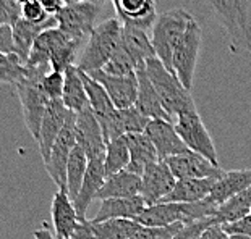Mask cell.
I'll return each mask as SVG.
<instances>
[{"label":"cell","instance_id":"obj_1","mask_svg":"<svg viewBox=\"0 0 251 239\" xmlns=\"http://www.w3.org/2000/svg\"><path fill=\"white\" fill-rule=\"evenodd\" d=\"M226 31L233 54L251 55V0H200Z\"/></svg>","mask_w":251,"mask_h":239},{"label":"cell","instance_id":"obj_2","mask_svg":"<svg viewBox=\"0 0 251 239\" xmlns=\"http://www.w3.org/2000/svg\"><path fill=\"white\" fill-rule=\"evenodd\" d=\"M84 39H78L63 33L58 28L46 29L31 47L26 66H50L52 70L65 73L79 58Z\"/></svg>","mask_w":251,"mask_h":239},{"label":"cell","instance_id":"obj_3","mask_svg":"<svg viewBox=\"0 0 251 239\" xmlns=\"http://www.w3.org/2000/svg\"><path fill=\"white\" fill-rule=\"evenodd\" d=\"M144 68H146L148 76L161 99L164 110L174 121L183 113L198 111L190 91L180 83L177 74L169 71L157 57L148 58L144 62Z\"/></svg>","mask_w":251,"mask_h":239},{"label":"cell","instance_id":"obj_4","mask_svg":"<svg viewBox=\"0 0 251 239\" xmlns=\"http://www.w3.org/2000/svg\"><path fill=\"white\" fill-rule=\"evenodd\" d=\"M122 26L119 18H107L96 24L91 31L81 55L78 58V70L91 74L94 71L104 70L112 55L119 49L122 41Z\"/></svg>","mask_w":251,"mask_h":239},{"label":"cell","instance_id":"obj_5","mask_svg":"<svg viewBox=\"0 0 251 239\" xmlns=\"http://www.w3.org/2000/svg\"><path fill=\"white\" fill-rule=\"evenodd\" d=\"M52 71L50 66H26L25 76L15 84L17 89L21 109H23V116L26 128L31 132L37 142L39 137L42 118L46 115L47 105H49V97L44 94L41 87V79L46 76L47 73Z\"/></svg>","mask_w":251,"mask_h":239},{"label":"cell","instance_id":"obj_6","mask_svg":"<svg viewBox=\"0 0 251 239\" xmlns=\"http://www.w3.org/2000/svg\"><path fill=\"white\" fill-rule=\"evenodd\" d=\"M217 207L209 200H201L195 204H180V202H159L149 205L143 214L138 217V223L143 226H169L175 223L191 225L200 220L216 217Z\"/></svg>","mask_w":251,"mask_h":239},{"label":"cell","instance_id":"obj_7","mask_svg":"<svg viewBox=\"0 0 251 239\" xmlns=\"http://www.w3.org/2000/svg\"><path fill=\"white\" fill-rule=\"evenodd\" d=\"M195 17L183 8H174L157 17L151 29V44L156 57L164 63L169 71H172V52L180 36Z\"/></svg>","mask_w":251,"mask_h":239},{"label":"cell","instance_id":"obj_8","mask_svg":"<svg viewBox=\"0 0 251 239\" xmlns=\"http://www.w3.org/2000/svg\"><path fill=\"white\" fill-rule=\"evenodd\" d=\"M202 44V29L200 23L193 18L190 24L186 26L183 34L180 36L177 44L174 45L172 52V70L177 74L180 83L191 91L193 87V79L196 73L198 58H200Z\"/></svg>","mask_w":251,"mask_h":239},{"label":"cell","instance_id":"obj_9","mask_svg":"<svg viewBox=\"0 0 251 239\" xmlns=\"http://www.w3.org/2000/svg\"><path fill=\"white\" fill-rule=\"evenodd\" d=\"M75 125H76V113L75 111H68L65 126H63L62 132L58 134L54 147H52L49 160L44 162V167L52 178V181L58 186L60 191H67V165L68 158H70L75 146H76V131H75Z\"/></svg>","mask_w":251,"mask_h":239},{"label":"cell","instance_id":"obj_10","mask_svg":"<svg viewBox=\"0 0 251 239\" xmlns=\"http://www.w3.org/2000/svg\"><path fill=\"white\" fill-rule=\"evenodd\" d=\"M174 125L178 136L181 137V141L185 142L191 152L200 153V155L207 158L211 163L219 167L214 141H212L209 131H207L204 123H202L198 111H190V113L177 116Z\"/></svg>","mask_w":251,"mask_h":239},{"label":"cell","instance_id":"obj_11","mask_svg":"<svg viewBox=\"0 0 251 239\" xmlns=\"http://www.w3.org/2000/svg\"><path fill=\"white\" fill-rule=\"evenodd\" d=\"M100 12H102L100 5L89 2L65 5L62 12L55 17L57 28L73 37L88 41L91 31L96 28V20L99 18Z\"/></svg>","mask_w":251,"mask_h":239},{"label":"cell","instance_id":"obj_12","mask_svg":"<svg viewBox=\"0 0 251 239\" xmlns=\"http://www.w3.org/2000/svg\"><path fill=\"white\" fill-rule=\"evenodd\" d=\"M75 131H76V144L84 151L88 160L105 158L107 144L104 141V134L102 130H100L99 121L89 107L76 113Z\"/></svg>","mask_w":251,"mask_h":239},{"label":"cell","instance_id":"obj_13","mask_svg":"<svg viewBox=\"0 0 251 239\" xmlns=\"http://www.w3.org/2000/svg\"><path fill=\"white\" fill-rule=\"evenodd\" d=\"M169 165L170 172L175 176V179H193V178H217L221 179L224 176V170L221 167L211 163L207 158L196 152L188 151L186 153L170 157L164 160Z\"/></svg>","mask_w":251,"mask_h":239},{"label":"cell","instance_id":"obj_14","mask_svg":"<svg viewBox=\"0 0 251 239\" xmlns=\"http://www.w3.org/2000/svg\"><path fill=\"white\" fill-rule=\"evenodd\" d=\"M177 179L164 160H159L146 168L141 176V197L149 205H156L170 194Z\"/></svg>","mask_w":251,"mask_h":239},{"label":"cell","instance_id":"obj_15","mask_svg":"<svg viewBox=\"0 0 251 239\" xmlns=\"http://www.w3.org/2000/svg\"><path fill=\"white\" fill-rule=\"evenodd\" d=\"M89 76L96 79L105 89V92L109 94L112 104L115 105L117 110L133 107L136 104L138 99L136 73L128 74V76H114V74H107L100 70L91 73Z\"/></svg>","mask_w":251,"mask_h":239},{"label":"cell","instance_id":"obj_16","mask_svg":"<svg viewBox=\"0 0 251 239\" xmlns=\"http://www.w3.org/2000/svg\"><path fill=\"white\" fill-rule=\"evenodd\" d=\"M144 134L151 139L154 147H156L159 160H167L170 157L186 153L190 151L185 142L181 141L172 121L151 120Z\"/></svg>","mask_w":251,"mask_h":239},{"label":"cell","instance_id":"obj_17","mask_svg":"<svg viewBox=\"0 0 251 239\" xmlns=\"http://www.w3.org/2000/svg\"><path fill=\"white\" fill-rule=\"evenodd\" d=\"M122 24L136 26L151 33L157 20L156 0H110Z\"/></svg>","mask_w":251,"mask_h":239},{"label":"cell","instance_id":"obj_18","mask_svg":"<svg viewBox=\"0 0 251 239\" xmlns=\"http://www.w3.org/2000/svg\"><path fill=\"white\" fill-rule=\"evenodd\" d=\"M68 111L70 110L65 107V104L62 102V99L50 100L49 105H47L46 115H44V118H42L39 137H37L39 152H41V157L44 162L49 160L52 147H54L58 134H60L63 126H65Z\"/></svg>","mask_w":251,"mask_h":239},{"label":"cell","instance_id":"obj_19","mask_svg":"<svg viewBox=\"0 0 251 239\" xmlns=\"http://www.w3.org/2000/svg\"><path fill=\"white\" fill-rule=\"evenodd\" d=\"M105 178H107V174H105L104 158L89 160L81 189H79L78 197L75 199V202H73L79 220H86V212L89 209V205L93 204V200L98 197L100 188H102L105 183Z\"/></svg>","mask_w":251,"mask_h":239},{"label":"cell","instance_id":"obj_20","mask_svg":"<svg viewBox=\"0 0 251 239\" xmlns=\"http://www.w3.org/2000/svg\"><path fill=\"white\" fill-rule=\"evenodd\" d=\"M50 214H52V223H54L55 238L70 239L73 236V231H75V228H76L79 218H78L73 200L70 199V196L67 194V191L58 189L54 194Z\"/></svg>","mask_w":251,"mask_h":239},{"label":"cell","instance_id":"obj_21","mask_svg":"<svg viewBox=\"0 0 251 239\" xmlns=\"http://www.w3.org/2000/svg\"><path fill=\"white\" fill-rule=\"evenodd\" d=\"M136 78H138V99L135 107L141 111L143 115H146L149 120H165V121H172L167 111L164 110L162 102L159 99V95L154 89L151 79H149L146 68L141 65L136 70Z\"/></svg>","mask_w":251,"mask_h":239},{"label":"cell","instance_id":"obj_22","mask_svg":"<svg viewBox=\"0 0 251 239\" xmlns=\"http://www.w3.org/2000/svg\"><path fill=\"white\" fill-rule=\"evenodd\" d=\"M148 204L144 202L141 196L138 197H128V199H104L100 200L99 210L96 212L93 221L100 223L107 220L117 218H126V220H138Z\"/></svg>","mask_w":251,"mask_h":239},{"label":"cell","instance_id":"obj_23","mask_svg":"<svg viewBox=\"0 0 251 239\" xmlns=\"http://www.w3.org/2000/svg\"><path fill=\"white\" fill-rule=\"evenodd\" d=\"M217 178H193V179H178L175 188L161 202H180V204H195L209 197Z\"/></svg>","mask_w":251,"mask_h":239},{"label":"cell","instance_id":"obj_24","mask_svg":"<svg viewBox=\"0 0 251 239\" xmlns=\"http://www.w3.org/2000/svg\"><path fill=\"white\" fill-rule=\"evenodd\" d=\"M138 196H141V176L124 170L105 178V183L96 199H128Z\"/></svg>","mask_w":251,"mask_h":239},{"label":"cell","instance_id":"obj_25","mask_svg":"<svg viewBox=\"0 0 251 239\" xmlns=\"http://www.w3.org/2000/svg\"><path fill=\"white\" fill-rule=\"evenodd\" d=\"M248 188H251V170H232V172H226L221 179H217L206 200L219 207L235 194Z\"/></svg>","mask_w":251,"mask_h":239},{"label":"cell","instance_id":"obj_26","mask_svg":"<svg viewBox=\"0 0 251 239\" xmlns=\"http://www.w3.org/2000/svg\"><path fill=\"white\" fill-rule=\"evenodd\" d=\"M50 28H57L55 18H50L49 21H46V23H29V21L20 18L17 23L12 26L15 54L26 63L34 41L44 33L46 29H50Z\"/></svg>","mask_w":251,"mask_h":239},{"label":"cell","instance_id":"obj_27","mask_svg":"<svg viewBox=\"0 0 251 239\" xmlns=\"http://www.w3.org/2000/svg\"><path fill=\"white\" fill-rule=\"evenodd\" d=\"M126 141L128 149H130V163L126 170L138 176H143L149 165L159 162L156 147L144 132L143 134H126Z\"/></svg>","mask_w":251,"mask_h":239},{"label":"cell","instance_id":"obj_28","mask_svg":"<svg viewBox=\"0 0 251 239\" xmlns=\"http://www.w3.org/2000/svg\"><path fill=\"white\" fill-rule=\"evenodd\" d=\"M63 74H65V84H63L62 102L65 104V107L68 110L75 111V113H79V111L89 107L86 87H84L81 74H79L76 65L67 68Z\"/></svg>","mask_w":251,"mask_h":239},{"label":"cell","instance_id":"obj_29","mask_svg":"<svg viewBox=\"0 0 251 239\" xmlns=\"http://www.w3.org/2000/svg\"><path fill=\"white\" fill-rule=\"evenodd\" d=\"M251 215V188L235 194L233 197L221 204L216 210V220L221 225L238 221Z\"/></svg>","mask_w":251,"mask_h":239},{"label":"cell","instance_id":"obj_30","mask_svg":"<svg viewBox=\"0 0 251 239\" xmlns=\"http://www.w3.org/2000/svg\"><path fill=\"white\" fill-rule=\"evenodd\" d=\"M93 226L94 239H131L140 231L141 225L138 220H126V218H117L94 223L91 220Z\"/></svg>","mask_w":251,"mask_h":239},{"label":"cell","instance_id":"obj_31","mask_svg":"<svg viewBox=\"0 0 251 239\" xmlns=\"http://www.w3.org/2000/svg\"><path fill=\"white\" fill-rule=\"evenodd\" d=\"M88 157L81 147L78 144L75 146L70 158H68L67 165V194L70 196V199L75 202V199L78 197V193L81 189L84 174L88 170Z\"/></svg>","mask_w":251,"mask_h":239},{"label":"cell","instance_id":"obj_32","mask_svg":"<svg viewBox=\"0 0 251 239\" xmlns=\"http://www.w3.org/2000/svg\"><path fill=\"white\" fill-rule=\"evenodd\" d=\"M128 163H130V149H128L126 136L110 141L107 144V149H105L104 158L105 174L112 176V174L119 172H124V170H126Z\"/></svg>","mask_w":251,"mask_h":239},{"label":"cell","instance_id":"obj_33","mask_svg":"<svg viewBox=\"0 0 251 239\" xmlns=\"http://www.w3.org/2000/svg\"><path fill=\"white\" fill-rule=\"evenodd\" d=\"M26 65L17 54L0 55V84H17L25 76Z\"/></svg>","mask_w":251,"mask_h":239},{"label":"cell","instance_id":"obj_34","mask_svg":"<svg viewBox=\"0 0 251 239\" xmlns=\"http://www.w3.org/2000/svg\"><path fill=\"white\" fill-rule=\"evenodd\" d=\"M119 111H120V118H122V125H124L125 136L126 134H143V132H146V128L151 120H149L146 115H143L135 105H133V107L124 109V110H119Z\"/></svg>","mask_w":251,"mask_h":239},{"label":"cell","instance_id":"obj_35","mask_svg":"<svg viewBox=\"0 0 251 239\" xmlns=\"http://www.w3.org/2000/svg\"><path fill=\"white\" fill-rule=\"evenodd\" d=\"M186 225L175 223L169 226H143L131 239H174L175 235H178L180 230Z\"/></svg>","mask_w":251,"mask_h":239},{"label":"cell","instance_id":"obj_36","mask_svg":"<svg viewBox=\"0 0 251 239\" xmlns=\"http://www.w3.org/2000/svg\"><path fill=\"white\" fill-rule=\"evenodd\" d=\"M63 84H65V74L52 70L41 79V87L49 100H60L63 94Z\"/></svg>","mask_w":251,"mask_h":239},{"label":"cell","instance_id":"obj_37","mask_svg":"<svg viewBox=\"0 0 251 239\" xmlns=\"http://www.w3.org/2000/svg\"><path fill=\"white\" fill-rule=\"evenodd\" d=\"M20 8L21 18L29 23H46L52 18L44 12L39 0H20Z\"/></svg>","mask_w":251,"mask_h":239},{"label":"cell","instance_id":"obj_38","mask_svg":"<svg viewBox=\"0 0 251 239\" xmlns=\"http://www.w3.org/2000/svg\"><path fill=\"white\" fill-rule=\"evenodd\" d=\"M20 18V0H0V26H13Z\"/></svg>","mask_w":251,"mask_h":239},{"label":"cell","instance_id":"obj_39","mask_svg":"<svg viewBox=\"0 0 251 239\" xmlns=\"http://www.w3.org/2000/svg\"><path fill=\"white\" fill-rule=\"evenodd\" d=\"M214 223H217L216 217H211V218L191 223V225H186V226L181 228L180 233L178 235H175L174 239H200L202 231H204L206 228H209L211 225H214Z\"/></svg>","mask_w":251,"mask_h":239},{"label":"cell","instance_id":"obj_40","mask_svg":"<svg viewBox=\"0 0 251 239\" xmlns=\"http://www.w3.org/2000/svg\"><path fill=\"white\" fill-rule=\"evenodd\" d=\"M227 235H240V236H247L251 238V215L245 217V218L228 223V225H222Z\"/></svg>","mask_w":251,"mask_h":239},{"label":"cell","instance_id":"obj_41","mask_svg":"<svg viewBox=\"0 0 251 239\" xmlns=\"http://www.w3.org/2000/svg\"><path fill=\"white\" fill-rule=\"evenodd\" d=\"M15 54L12 26H0V55Z\"/></svg>","mask_w":251,"mask_h":239},{"label":"cell","instance_id":"obj_42","mask_svg":"<svg viewBox=\"0 0 251 239\" xmlns=\"http://www.w3.org/2000/svg\"><path fill=\"white\" fill-rule=\"evenodd\" d=\"M39 2L42 5V8H44V12L52 18H55L63 10V7H65L63 0H39Z\"/></svg>","mask_w":251,"mask_h":239},{"label":"cell","instance_id":"obj_43","mask_svg":"<svg viewBox=\"0 0 251 239\" xmlns=\"http://www.w3.org/2000/svg\"><path fill=\"white\" fill-rule=\"evenodd\" d=\"M227 236L228 235L226 233L221 223H214V225H211L209 228H206V230L202 231L200 239H226Z\"/></svg>","mask_w":251,"mask_h":239},{"label":"cell","instance_id":"obj_44","mask_svg":"<svg viewBox=\"0 0 251 239\" xmlns=\"http://www.w3.org/2000/svg\"><path fill=\"white\" fill-rule=\"evenodd\" d=\"M33 236H34V239H57L55 235H52V231L47 226H42L39 230H36L33 233Z\"/></svg>","mask_w":251,"mask_h":239},{"label":"cell","instance_id":"obj_45","mask_svg":"<svg viewBox=\"0 0 251 239\" xmlns=\"http://www.w3.org/2000/svg\"><path fill=\"white\" fill-rule=\"evenodd\" d=\"M83 2H89V3L100 5V7H104V5L107 3V2H110V0H83Z\"/></svg>","mask_w":251,"mask_h":239},{"label":"cell","instance_id":"obj_46","mask_svg":"<svg viewBox=\"0 0 251 239\" xmlns=\"http://www.w3.org/2000/svg\"><path fill=\"white\" fill-rule=\"evenodd\" d=\"M226 239H251V238H247V236H240V235H228Z\"/></svg>","mask_w":251,"mask_h":239},{"label":"cell","instance_id":"obj_47","mask_svg":"<svg viewBox=\"0 0 251 239\" xmlns=\"http://www.w3.org/2000/svg\"><path fill=\"white\" fill-rule=\"evenodd\" d=\"M65 5H73V3H78V2H83V0H63Z\"/></svg>","mask_w":251,"mask_h":239},{"label":"cell","instance_id":"obj_48","mask_svg":"<svg viewBox=\"0 0 251 239\" xmlns=\"http://www.w3.org/2000/svg\"><path fill=\"white\" fill-rule=\"evenodd\" d=\"M70 239H72V238H70Z\"/></svg>","mask_w":251,"mask_h":239}]
</instances>
